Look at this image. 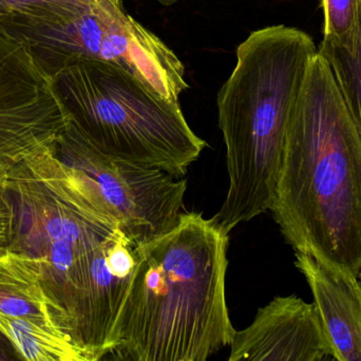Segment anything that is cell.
I'll return each instance as SVG.
<instances>
[{
  "mask_svg": "<svg viewBox=\"0 0 361 361\" xmlns=\"http://www.w3.org/2000/svg\"><path fill=\"white\" fill-rule=\"evenodd\" d=\"M229 233L216 216L180 214L135 247V267L111 335V360L204 361L231 345L225 297Z\"/></svg>",
  "mask_w": 361,
  "mask_h": 361,
  "instance_id": "6da1fadb",
  "label": "cell"
},
{
  "mask_svg": "<svg viewBox=\"0 0 361 361\" xmlns=\"http://www.w3.org/2000/svg\"><path fill=\"white\" fill-rule=\"evenodd\" d=\"M271 211L295 251L360 277L361 134L319 51L290 116Z\"/></svg>",
  "mask_w": 361,
  "mask_h": 361,
  "instance_id": "7a4b0ae2",
  "label": "cell"
},
{
  "mask_svg": "<svg viewBox=\"0 0 361 361\" xmlns=\"http://www.w3.org/2000/svg\"><path fill=\"white\" fill-rule=\"evenodd\" d=\"M317 51L309 34L283 25L257 30L238 46L216 99L229 186L214 216L228 233L273 206L288 123Z\"/></svg>",
  "mask_w": 361,
  "mask_h": 361,
  "instance_id": "3957f363",
  "label": "cell"
},
{
  "mask_svg": "<svg viewBox=\"0 0 361 361\" xmlns=\"http://www.w3.org/2000/svg\"><path fill=\"white\" fill-rule=\"evenodd\" d=\"M6 187L15 214L8 250L37 261L57 328L82 350L93 271L118 225L93 203L54 148L10 167Z\"/></svg>",
  "mask_w": 361,
  "mask_h": 361,
  "instance_id": "277c9868",
  "label": "cell"
},
{
  "mask_svg": "<svg viewBox=\"0 0 361 361\" xmlns=\"http://www.w3.org/2000/svg\"><path fill=\"white\" fill-rule=\"evenodd\" d=\"M69 125L93 148L180 179L206 142L179 103L150 90L135 74L104 61H80L52 78Z\"/></svg>",
  "mask_w": 361,
  "mask_h": 361,
  "instance_id": "5b68a950",
  "label": "cell"
},
{
  "mask_svg": "<svg viewBox=\"0 0 361 361\" xmlns=\"http://www.w3.org/2000/svg\"><path fill=\"white\" fill-rule=\"evenodd\" d=\"M8 30L25 40L51 78L80 61H97L128 70L175 103L189 87L179 57L126 12L123 0H93L86 13L72 20Z\"/></svg>",
  "mask_w": 361,
  "mask_h": 361,
  "instance_id": "8992f818",
  "label": "cell"
},
{
  "mask_svg": "<svg viewBox=\"0 0 361 361\" xmlns=\"http://www.w3.org/2000/svg\"><path fill=\"white\" fill-rule=\"evenodd\" d=\"M55 155L135 247L164 235L179 220L186 180L103 154L70 125L57 139Z\"/></svg>",
  "mask_w": 361,
  "mask_h": 361,
  "instance_id": "52a82bcc",
  "label": "cell"
},
{
  "mask_svg": "<svg viewBox=\"0 0 361 361\" xmlns=\"http://www.w3.org/2000/svg\"><path fill=\"white\" fill-rule=\"evenodd\" d=\"M69 119L25 40L0 23V160L16 165L53 148Z\"/></svg>",
  "mask_w": 361,
  "mask_h": 361,
  "instance_id": "ba28073f",
  "label": "cell"
},
{
  "mask_svg": "<svg viewBox=\"0 0 361 361\" xmlns=\"http://www.w3.org/2000/svg\"><path fill=\"white\" fill-rule=\"evenodd\" d=\"M229 361H336L315 303L276 297L235 331Z\"/></svg>",
  "mask_w": 361,
  "mask_h": 361,
  "instance_id": "9c48e42d",
  "label": "cell"
},
{
  "mask_svg": "<svg viewBox=\"0 0 361 361\" xmlns=\"http://www.w3.org/2000/svg\"><path fill=\"white\" fill-rule=\"evenodd\" d=\"M298 271L315 305L336 361H361V282L347 269L296 252Z\"/></svg>",
  "mask_w": 361,
  "mask_h": 361,
  "instance_id": "30bf717a",
  "label": "cell"
},
{
  "mask_svg": "<svg viewBox=\"0 0 361 361\" xmlns=\"http://www.w3.org/2000/svg\"><path fill=\"white\" fill-rule=\"evenodd\" d=\"M0 313L57 328L35 259L14 250L0 256Z\"/></svg>",
  "mask_w": 361,
  "mask_h": 361,
  "instance_id": "8fae6325",
  "label": "cell"
},
{
  "mask_svg": "<svg viewBox=\"0 0 361 361\" xmlns=\"http://www.w3.org/2000/svg\"><path fill=\"white\" fill-rule=\"evenodd\" d=\"M0 330L12 341L23 360L88 361L73 339L56 326L0 313Z\"/></svg>",
  "mask_w": 361,
  "mask_h": 361,
  "instance_id": "7c38bea8",
  "label": "cell"
},
{
  "mask_svg": "<svg viewBox=\"0 0 361 361\" xmlns=\"http://www.w3.org/2000/svg\"><path fill=\"white\" fill-rule=\"evenodd\" d=\"M93 0H0V23L8 29L72 20Z\"/></svg>",
  "mask_w": 361,
  "mask_h": 361,
  "instance_id": "4fadbf2b",
  "label": "cell"
},
{
  "mask_svg": "<svg viewBox=\"0 0 361 361\" xmlns=\"http://www.w3.org/2000/svg\"><path fill=\"white\" fill-rule=\"evenodd\" d=\"M318 51L330 64L361 134V15L357 31L349 45L322 40Z\"/></svg>",
  "mask_w": 361,
  "mask_h": 361,
  "instance_id": "5bb4252c",
  "label": "cell"
},
{
  "mask_svg": "<svg viewBox=\"0 0 361 361\" xmlns=\"http://www.w3.org/2000/svg\"><path fill=\"white\" fill-rule=\"evenodd\" d=\"M324 13V42L349 45L361 15V0H322Z\"/></svg>",
  "mask_w": 361,
  "mask_h": 361,
  "instance_id": "9a60e30c",
  "label": "cell"
},
{
  "mask_svg": "<svg viewBox=\"0 0 361 361\" xmlns=\"http://www.w3.org/2000/svg\"><path fill=\"white\" fill-rule=\"evenodd\" d=\"M8 169L10 165L0 160V256L10 249L14 235V207L6 187Z\"/></svg>",
  "mask_w": 361,
  "mask_h": 361,
  "instance_id": "2e32d148",
  "label": "cell"
},
{
  "mask_svg": "<svg viewBox=\"0 0 361 361\" xmlns=\"http://www.w3.org/2000/svg\"><path fill=\"white\" fill-rule=\"evenodd\" d=\"M23 360L18 350L13 345L8 337L0 330V361Z\"/></svg>",
  "mask_w": 361,
  "mask_h": 361,
  "instance_id": "e0dca14e",
  "label": "cell"
},
{
  "mask_svg": "<svg viewBox=\"0 0 361 361\" xmlns=\"http://www.w3.org/2000/svg\"><path fill=\"white\" fill-rule=\"evenodd\" d=\"M159 1L162 2V4H173V2L177 1V0H159Z\"/></svg>",
  "mask_w": 361,
  "mask_h": 361,
  "instance_id": "ac0fdd59",
  "label": "cell"
},
{
  "mask_svg": "<svg viewBox=\"0 0 361 361\" xmlns=\"http://www.w3.org/2000/svg\"><path fill=\"white\" fill-rule=\"evenodd\" d=\"M358 278H360V282H361V271L360 273V277H358Z\"/></svg>",
  "mask_w": 361,
  "mask_h": 361,
  "instance_id": "d6986e66",
  "label": "cell"
}]
</instances>
